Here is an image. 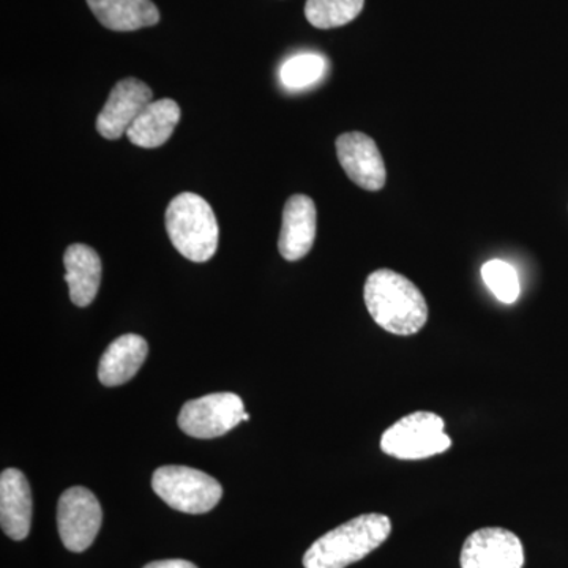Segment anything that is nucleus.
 Listing matches in <instances>:
<instances>
[{"label":"nucleus","mask_w":568,"mask_h":568,"mask_svg":"<svg viewBox=\"0 0 568 568\" xmlns=\"http://www.w3.org/2000/svg\"><path fill=\"white\" fill-rule=\"evenodd\" d=\"M459 564L462 568H523L525 548L510 530L478 529L466 538Z\"/></svg>","instance_id":"6e6552de"},{"label":"nucleus","mask_w":568,"mask_h":568,"mask_svg":"<svg viewBox=\"0 0 568 568\" xmlns=\"http://www.w3.org/2000/svg\"><path fill=\"white\" fill-rule=\"evenodd\" d=\"M181 121V108L171 99L152 100L132 123L126 138L142 149L163 145Z\"/></svg>","instance_id":"2eb2a0df"},{"label":"nucleus","mask_w":568,"mask_h":568,"mask_svg":"<svg viewBox=\"0 0 568 568\" xmlns=\"http://www.w3.org/2000/svg\"><path fill=\"white\" fill-rule=\"evenodd\" d=\"M452 447V439L444 433V420L437 414H409L396 422L381 437V450L398 459H425L444 454Z\"/></svg>","instance_id":"39448f33"},{"label":"nucleus","mask_w":568,"mask_h":568,"mask_svg":"<svg viewBox=\"0 0 568 568\" xmlns=\"http://www.w3.org/2000/svg\"><path fill=\"white\" fill-rule=\"evenodd\" d=\"M241 396L222 392L186 402L179 414V426L196 439H215L230 433L241 422H248Z\"/></svg>","instance_id":"423d86ee"},{"label":"nucleus","mask_w":568,"mask_h":568,"mask_svg":"<svg viewBox=\"0 0 568 568\" xmlns=\"http://www.w3.org/2000/svg\"><path fill=\"white\" fill-rule=\"evenodd\" d=\"M392 532L390 518L381 514L361 515L317 538L306 549L305 568H346L379 548Z\"/></svg>","instance_id":"f03ea898"},{"label":"nucleus","mask_w":568,"mask_h":568,"mask_svg":"<svg viewBox=\"0 0 568 568\" xmlns=\"http://www.w3.org/2000/svg\"><path fill=\"white\" fill-rule=\"evenodd\" d=\"M88 6L110 31L132 32L160 21V11L152 0H88Z\"/></svg>","instance_id":"dca6fc26"},{"label":"nucleus","mask_w":568,"mask_h":568,"mask_svg":"<svg viewBox=\"0 0 568 568\" xmlns=\"http://www.w3.org/2000/svg\"><path fill=\"white\" fill-rule=\"evenodd\" d=\"M171 244L186 260L205 263L219 248L220 230L213 209L196 193H181L166 209Z\"/></svg>","instance_id":"7ed1b4c3"},{"label":"nucleus","mask_w":568,"mask_h":568,"mask_svg":"<svg viewBox=\"0 0 568 568\" xmlns=\"http://www.w3.org/2000/svg\"><path fill=\"white\" fill-rule=\"evenodd\" d=\"M316 239V205L305 194H294L283 209L280 254L286 261L302 260L313 248Z\"/></svg>","instance_id":"9b49d317"},{"label":"nucleus","mask_w":568,"mask_h":568,"mask_svg":"<svg viewBox=\"0 0 568 568\" xmlns=\"http://www.w3.org/2000/svg\"><path fill=\"white\" fill-rule=\"evenodd\" d=\"M481 278L503 304H514L519 295V280L517 271L506 261H488L481 267Z\"/></svg>","instance_id":"6ab92c4d"},{"label":"nucleus","mask_w":568,"mask_h":568,"mask_svg":"<svg viewBox=\"0 0 568 568\" xmlns=\"http://www.w3.org/2000/svg\"><path fill=\"white\" fill-rule=\"evenodd\" d=\"M151 102L152 91L144 82L136 78L119 81L97 118V130L106 140H119Z\"/></svg>","instance_id":"9d476101"},{"label":"nucleus","mask_w":568,"mask_h":568,"mask_svg":"<svg viewBox=\"0 0 568 568\" xmlns=\"http://www.w3.org/2000/svg\"><path fill=\"white\" fill-rule=\"evenodd\" d=\"M148 342L140 335L119 336L108 346L99 364V379L103 386L118 387L129 383L148 358Z\"/></svg>","instance_id":"4468645a"},{"label":"nucleus","mask_w":568,"mask_h":568,"mask_svg":"<svg viewBox=\"0 0 568 568\" xmlns=\"http://www.w3.org/2000/svg\"><path fill=\"white\" fill-rule=\"evenodd\" d=\"M365 0H306L305 17L317 29L349 24L364 10Z\"/></svg>","instance_id":"f3484780"},{"label":"nucleus","mask_w":568,"mask_h":568,"mask_svg":"<svg viewBox=\"0 0 568 568\" xmlns=\"http://www.w3.org/2000/svg\"><path fill=\"white\" fill-rule=\"evenodd\" d=\"M103 511L88 488L73 487L62 493L58 504V528L63 547L71 552L85 551L102 528Z\"/></svg>","instance_id":"0eeeda50"},{"label":"nucleus","mask_w":568,"mask_h":568,"mask_svg":"<svg viewBox=\"0 0 568 568\" xmlns=\"http://www.w3.org/2000/svg\"><path fill=\"white\" fill-rule=\"evenodd\" d=\"M336 155L355 185L368 192H379L386 185V164L372 138L358 132L342 134L336 140Z\"/></svg>","instance_id":"1a4fd4ad"},{"label":"nucleus","mask_w":568,"mask_h":568,"mask_svg":"<svg viewBox=\"0 0 568 568\" xmlns=\"http://www.w3.org/2000/svg\"><path fill=\"white\" fill-rule=\"evenodd\" d=\"M0 525L11 540H24L31 532V485L21 470L6 469L0 476Z\"/></svg>","instance_id":"f8f14e48"},{"label":"nucleus","mask_w":568,"mask_h":568,"mask_svg":"<svg viewBox=\"0 0 568 568\" xmlns=\"http://www.w3.org/2000/svg\"><path fill=\"white\" fill-rule=\"evenodd\" d=\"M152 488L168 506L190 515L207 514L223 497L219 480L186 466L159 467L153 473Z\"/></svg>","instance_id":"20e7f679"},{"label":"nucleus","mask_w":568,"mask_h":568,"mask_svg":"<svg viewBox=\"0 0 568 568\" xmlns=\"http://www.w3.org/2000/svg\"><path fill=\"white\" fill-rule=\"evenodd\" d=\"M144 568H197L194 564L183 559L156 560V562L148 564Z\"/></svg>","instance_id":"aec40b11"},{"label":"nucleus","mask_w":568,"mask_h":568,"mask_svg":"<svg viewBox=\"0 0 568 568\" xmlns=\"http://www.w3.org/2000/svg\"><path fill=\"white\" fill-rule=\"evenodd\" d=\"M63 265L71 302L81 308L91 305L102 283V260L99 253L89 245H70L63 254Z\"/></svg>","instance_id":"ddd939ff"},{"label":"nucleus","mask_w":568,"mask_h":568,"mask_svg":"<svg viewBox=\"0 0 568 568\" xmlns=\"http://www.w3.org/2000/svg\"><path fill=\"white\" fill-rule=\"evenodd\" d=\"M364 297L373 321L390 334H417L428 321L424 294L405 275L390 268H379L366 278Z\"/></svg>","instance_id":"f257e3e1"},{"label":"nucleus","mask_w":568,"mask_h":568,"mask_svg":"<svg viewBox=\"0 0 568 568\" xmlns=\"http://www.w3.org/2000/svg\"><path fill=\"white\" fill-rule=\"evenodd\" d=\"M325 59L320 54H305L294 55L290 61L283 63L280 70V78L284 88L291 91H298V89L308 88V85L316 84L325 73Z\"/></svg>","instance_id":"a211bd4d"}]
</instances>
